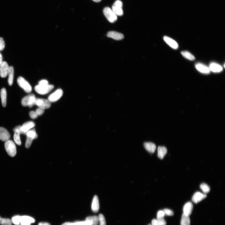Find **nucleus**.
I'll return each mask as SVG.
<instances>
[{
    "label": "nucleus",
    "mask_w": 225,
    "mask_h": 225,
    "mask_svg": "<svg viewBox=\"0 0 225 225\" xmlns=\"http://www.w3.org/2000/svg\"><path fill=\"white\" fill-rule=\"evenodd\" d=\"M29 115L31 118L34 119H36L38 117V115L36 111H32L30 112Z\"/></svg>",
    "instance_id": "nucleus-38"
},
{
    "label": "nucleus",
    "mask_w": 225,
    "mask_h": 225,
    "mask_svg": "<svg viewBox=\"0 0 225 225\" xmlns=\"http://www.w3.org/2000/svg\"><path fill=\"white\" fill-rule=\"evenodd\" d=\"M54 88V86L53 85H40L38 84L35 87V90L38 93L44 95L47 94L51 91Z\"/></svg>",
    "instance_id": "nucleus-1"
},
{
    "label": "nucleus",
    "mask_w": 225,
    "mask_h": 225,
    "mask_svg": "<svg viewBox=\"0 0 225 225\" xmlns=\"http://www.w3.org/2000/svg\"><path fill=\"white\" fill-rule=\"evenodd\" d=\"M10 134L3 127H0V139L3 141H5L9 140Z\"/></svg>",
    "instance_id": "nucleus-11"
},
{
    "label": "nucleus",
    "mask_w": 225,
    "mask_h": 225,
    "mask_svg": "<svg viewBox=\"0 0 225 225\" xmlns=\"http://www.w3.org/2000/svg\"><path fill=\"white\" fill-rule=\"evenodd\" d=\"M93 1L96 2H100L102 0H92Z\"/></svg>",
    "instance_id": "nucleus-46"
},
{
    "label": "nucleus",
    "mask_w": 225,
    "mask_h": 225,
    "mask_svg": "<svg viewBox=\"0 0 225 225\" xmlns=\"http://www.w3.org/2000/svg\"><path fill=\"white\" fill-rule=\"evenodd\" d=\"M200 188L205 194L208 193L210 191V187L205 183L202 184L200 185Z\"/></svg>",
    "instance_id": "nucleus-29"
},
{
    "label": "nucleus",
    "mask_w": 225,
    "mask_h": 225,
    "mask_svg": "<svg viewBox=\"0 0 225 225\" xmlns=\"http://www.w3.org/2000/svg\"><path fill=\"white\" fill-rule=\"evenodd\" d=\"M0 224L2 225H11L12 221L8 219H4L0 216Z\"/></svg>",
    "instance_id": "nucleus-30"
},
{
    "label": "nucleus",
    "mask_w": 225,
    "mask_h": 225,
    "mask_svg": "<svg viewBox=\"0 0 225 225\" xmlns=\"http://www.w3.org/2000/svg\"><path fill=\"white\" fill-rule=\"evenodd\" d=\"M144 146L146 150L150 153H153L156 149V146L151 142H145Z\"/></svg>",
    "instance_id": "nucleus-20"
},
{
    "label": "nucleus",
    "mask_w": 225,
    "mask_h": 225,
    "mask_svg": "<svg viewBox=\"0 0 225 225\" xmlns=\"http://www.w3.org/2000/svg\"><path fill=\"white\" fill-rule=\"evenodd\" d=\"M20 217L19 216H16L13 217L12 219V222L14 224L19 225L20 224Z\"/></svg>",
    "instance_id": "nucleus-31"
},
{
    "label": "nucleus",
    "mask_w": 225,
    "mask_h": 225,
    "mask_svg": "<svg viewBox=\"0 0 225 225\" xmlns=\"http://www.w3.org/2000/svg\"><path fill=\"white\" fill-rule=\"evenodd\" d=\"M5 148L8 154L11 157L16 155L17 151L16 145L12 141L9 140L5 142Z\"/></svg>",
    "instance_id": "nucleus-3"
},
{
    "label": "nucleus",
    "mask_w": 225,
    "mask_h": 225,
    "mask_svg": "<svg viewBox=\"0 0 225 225\" xmlns=\"http://www.w3.org/2000/svg\"><path fill=\"white\" fill-rule=\"evenodd\" d=\"M165 215L164 211H160L158 212L157 218H163V217H164Z\"/></svg>",
    "instance_id": "nucleus-40"
},
{
    "label": "nucleus",
    "mask_w": 225,
    "mask_h": 225,
    "mask_svg": "<svg viewBox=\"0 0 225 225\" xmlns=\"http://www.w3.org/2000/svg\"><path fill=\"white\" fill-rule=\"evenodd\" d=\"M17 83L19 86L22 88L27 93L32 92V88L31 85L24 78L19 77L17 80Z\"/></svg>",
    "instance_id": "nucleus-4"
},
{
    "label": "nucleus",
    "mask_w": 225,
    "mask_h": 225,
    "mask_svg": "<svg viewBox=\"0 0 225 225\" xmlns=\"http://www.w3.org/2000/svg\"><path fill=\"white\" fill-rule=\"evenodd\" d=\"M103 12L105 16L110 22L113 23L117 21V15L110 8L106 7L104 10Z\"/></svg>",
    "instance_id": "nucleus-5"
},
{
    "label": "nucleus",
    "mask_w": 225,
    "mask_h": 225,
    "mask_svg": "<svg viewBox=\"0 0 225 225\" xmlns=\"http://www.w3.org/2000/svg\"><path fill=\"white\" fill-rule=\"evenodd\" d=\"M1 95L2 106L5 107L6 106L7 102V92L5 88H3L1 89Z\"/></svg>",
    "instance_id": "nucleus-22"
},
{
    "label": "nucleus",
    "mask_w": 225,
    "mask_h": 225,
    "mask_svg": "<svg viewBox=\"0 0 225 225\" xmlns=\"http://www.w3.org/2000/svg\"><path fill=\"white\" fill-rule=\"evenodd\" d=\"M10 67L5 61H3L0 65V76L3 78L6 77L8 75Z\"/></svg>",
    "instance_id": "nucleus-9"
},
{
    "label": "nucleus",
    "mask_w": 225,
    "mask_h": 225,
    "mask_svg": "<svg viewBox=\"0 0 225 225\" xmlns=\"http://www.w3.org/2000/svg\"><path fill=\"white\" fill-rule=\"evenodd\" d=\"M158 156L159 158L162 159L167 153V150L164 146H159L158 149Z\"/></svg>",
    "instance_id": "nucleus-21"
},
{
    "label": "nucleus",
    "mask_w": 225,
    "mask_h": 225,
    "mask_svg": "<svg viewBox=\"0 0 225 225\" xmlns=\"http://www.w3.org/2000/svg\"><path fill=\"white\" fill-rule=\"evenodd\" d=\"M196 67L198 71L204 74H208L211 72L209 68L203 64L197 63L196 64Z\"/></svg>",
    "instance_id": "nucleus-14"
},
{
    "label": "nucleus",
    "mask_w": 225,
    "mask_h": 225,
    "mask_svg": "<svg viewBox=\"0 0 225 225\" xmlns=\"http://www.w3.org/2000/svg\"><path fill=\"white\" fill-rule=\"evenodd\" d=\"M193 209V205L191 202H188L186 203L183 207L184 214L189 216L191 215Z\"/></svg>",
    "instance_id": "nucleus-17"
},
{
    "label": "nucleus",
    "mask_w": 225,
    "mask_h": 225,
    "mask_svg": "<svg viewBox=\"0 0 225 225\" xmlns=\"http://www.w3.org/2000/svg\"><path fill=\"white\" fill-rule=\"evenodd\" d=\"M5 47V44L3 39L2 37H0V51H2Z\"/></svg>",
    "instance_id": "nucleus-35"
},
{
    "label": "nucleus",
    "mask_w": 225,
    "mask_h": 225,
    "mask_svg": "<svg viewBox=\"0 0 225 225\" xmlns=\"http://www.w3.org/2000/svg\"><path fill=\"white\" fill-rule=\"evenodd\" d=\"M182 55L185 58L190 60H193L195 59L194 56L191 53L187 51H183L181 52Z\"/></svg>",
    "instance_id": "nucleus-28"
},
{
    "label": "nucleus",
    "mask_w": 225,
    "mask_h": 225,
    "mask_svg": "<svg viewBox=\"0 0 225 225\" xmlns=\"http://www.w3.org/2000/svg\"><path fill=\"white\" fill-rule=\"evenodd\" d=\"M122 7V2L120 0H117L112 6V10L117 16H121L123 14Z\"/></svg>",
    "instance_id": "nucleus-6"
},
{
    "label": "nucleus",
    "mask_w": 225,
    "mask_h": 225,
    "mask_svg": "<svg viewBox=\"0 0 225 225\" xmlns=\"http://www.w3.org/2000/svg\"><path fill=\"white\" fill-rule=\"evenodd\" d=\"M14 73V68L12 66H11V67H10L9 71L8 74V75H9L8 83L10 86H11L13 84Z\"/></svg>",
    "instance_id": "nucleus-23"
},
{
    "label": "nucleus",
    "mask_w": 225,
    "mask_h": 225,
    "mask_svg": "<svg viewBox=\"0 0 225 225\" xmlns=\"http://www.w3.org/2000/svg\"><path fill=\"white\" fill-rule=\"evenodd\" d=\"M38 225H50V224L47 223H40Z\"/></svg>",
    "instance_id": "nucleus-45"
},
{
    "label": "nucleus",
    "mask_w": 225,
    "mask_h": 225,
    "mask_svg": "<svg viewBox=\"0 0 225 225\" xmlns=\"http://www.w3.org/2000/svg\"><path fill=\"white\" fill-rule=\"evenodd\" d=\"M164 40L167 44L171 47L174 49H177L178 48V45L177 42L172 38L168 36H165L163 38Z\"/></svg>",
    "instance_id": "nucleus-16"
},
{
    "label": "nucleus",
    "mask_w": 225,
    "mask_h": 225,
    "mask_svg": "<svg viewBox=\"0 0 225 225\" xmlns=\"http://www.w3.org/2000/svg\"><path fill=\"white\" fill-rule=\"evenodd\" d=\"M85 220L90 221L92 225H98L99 223V217L96 216L88 217Z\"/></svg>",
    "instance_id": "nucleus-26"
},
{
    "label": "nucleus",
    "mask_w": 225,
    "mask_h": 225,
    "mask_svg": "<svg viewBox=\"0 0 225 225\" xmlns=\"http://www.w3.org/2000/svg\"><path fill=\"white\" fill-rule=\"evenodd\" d=\"M164 211L165 215L169 216H172L174 215V213L171 210H170V209H165Z\"/></svg>",
    "instance_id": "nucleus-37"
},
{
    "label": "nucleus",
    "mask_w": 225,
    "mask_h": 225,
    "mask_svg": "<svg viewBox=\"0 0 225 225\" xmlns=\"http://www.w3.org/2000/svg\"><path fill=\"white\" fill-rule=\"evenodd\" d=\"M206 197V195L205 193L197 192L193 195L192 198V201L194 203L197 204L204 199Z\"/></svg>",
    "instance_id": "nucleus-13"
},
{
    "label": "nucleus",
    "mask_w": 225,
    "mask_h": 225,
    "mask_svg": "<svg viewBox=\"0 0 225 225\" xmlns=\"http://www.w3.org/2000/svg\"><path fill=\"white\" fill-rule=\"evenodd\" d=\"M36 98L33 94H30L27 95L22 99L21 104L23 106H28L29 107H32L36 105Z\"/></svg>",
    "instance_id": "nucleus-2"
},
{
    "label": "nucleus",
    "mask_w": 225,
    "mask_h": 225,
    "mask_svg": "<svg viewBox=\"0 0 225 225\" xmlns=\"http://www.w3.org/2000/svg\"><path fill=\"white\" fill-rule=\"evenodd\" d=\"M34 222V219L32 217L26 216H21L20 223H25L31 224Z\"/></svg>",
    "instance_id": "nucleus-24"
},
{
    "label": "nucleus",
    "mask_w": 225,
    "mask_h": 225,
    "mask_svg": "<svg viewBox=\"0 0 225 225\" xmlns=\"http://www.w3.org/2000/svg\"><path fill=\"white\" fill-rule=\"evenodd\" d=\"M148 225H151L150 224H149Z\"/></svg>",
    "instance_id": "nucleus-47"
},
{
    "label": "nucleus",
    "mask_w": 225,
    "mask_h": 225,
    "mask_svg": "<svg viewBox=\"0 0 225 225\" xmlns=\"http://www.w3.org/2000/svg\"><path fill=\"white\" fill-rule=\"evenodd\" d=\"M62 225H76L75 223L66 222Z\"/></svg>",
    "instance_id": "nucleus-43"
},
{
    "label": "nucleus",
    "mask_w": 225,
    "mask_h": 225,
    "mask_svg": "<svg viewBox=\"0 0 225 225\" xmlns=\"http://www.w3.org/2000/svg\"><path fill=\"white\" fill-rule=\"evenodd\" d=\"M191 221L189 216H186L184 214L182 215L181 220V225H190Z\"/></svg>",
    "instance_id": "nucleus-25"
},
{
    "label": "nucleus",
    "mask_w": 225,
    "mask_h": 225,
    "mask_svg": "<svg viewBox=\"0 0 225 225\" xmlns=\"http://www.w3.org/2000/svg\"><path fill=\"white\" fill-rule=\"evenodd\" d=\"M35 126V124L33 121H29L24 123L21 126V130L22 134H26L27 132Z\"/></svg>",
    "instance_id": "nucleus-12"
},
{
    "label": "nucleus",
    "mask_w": 225,
    "mask_h": 225,
    "mask_svg": "<svg viewBox=\"0 0 225 225\" xmlns=\"http://www.w3.org/2000/svg\"><path fill=\"white\" fill-rule=\"evenodd\" d=\"M164 218H157V220L159 224L160 225H166V222Z\"/></svg>",
    "instance_id": "nucleus-36"
},
{
    "label": "nucleus",
    "mask_w": 225,
    "mask_h": 225,
    "mask_svg": "<svg viewBox=\"0 0 225 225\" xmlns=\"http://www.w3.org/2000/svg\"><path fill=\"white\" fill-rule=\"evenodd\" d=\"M63 95V91L61 89H58L48 97V100L50 102H55L59 100Z\"/></svg>",
    "instance_id": "nucleus-8"
},
{
    "label": "nucleus",
    "mask_w": 225,
    "mask_h": 225,
    "mask_svg": "<svg viewBox=\"0 0 225 225\" xmlns=\"http://www.w3.org/2000/svg\"><path fill=\"white\" fill-rule=\"evenodd\" d=\"M44 111L45 110L39 108L36 110V112L38 116H40L44 113Z\"/></svg>",
    "instance_id": "nucleus-39"
},
{
    "label": "nucleus",
    "mask_w": 225,
    "mask_h": 225,
    "mask_svg": "<svg viewBox=\"0 0 225 225\" xmlns=\"http://www.w3.org/2000/svg\"><path fill=\"white\" fill-rule=\"evenodd\" d=\"M49 84V83L47 80H42L40 81L38 83V84L40 85H46Z\"/></svg>",
    "instance_id": "nucleus-41"
},
{
    "label": "nucleus",
    "mask_w": 225,
    "mask_h": 225,
    "mask_svg": "<svg viewBox=\"0 0 225 225\" xmlns=\"http://www.w3.org/2000/svg\"><path fill=\"white\" fill-rule=\"evenodd\" d=\"M26 134L27 137L32 138L34 139H36L38 137V135L36 133V130L34 129L29 130L27 132Z\"/></svg>",
    "instance_id": "nucleus-27"
},
{
    "label": "nucleus",
    "mask_w": 225,
    "mask_h": 225,
    "mask_svg": "<svg viewBox=\"0 0 225 225\" xmlns=\"http://www.w3.org/2000/svg\"><path fill=\"white\" fill-rule=\"evenodd\" d=\"M98 217L99 225H106V220L104 215L102 214H100Z\"/></svg>",
    "instance_id": "nucleus-33"
},
{
    "label": "nucleus",
    "mask_w": 225,
    "mask_h": 225,
    "mask_svg": "<svg viewBox=\"0 0 225 225\" xmlns=\"http://www.w3.org/2000/svg\"><path fill=\"white\" fill-rule=\"evenodd\" d=\"M99 205L98 197L95 196L92 201L91 209L92 211L95 213L97 212L99 209Z\"/></svg>",
    "instance_id": "nucleus-18"
},
{
    "label": "nucleus",
    "mask_w": 225,
    "mask_h": 225,
    "mask_svg": "<svg viewBox=\"0 0 225 225\" xmlns=\"http://www.w3.org/2000/svg\"><path fill=\"white\" fill-rule=\"evenodd\" d=\"M75 223L76 225H92V223L89 220H85L84 222H77Z\"/></svg>",
    "instance_id": "nucleus-34"
},
{
    "label": "nucleus",
    "mask_w": 225,
    "mask_h": 225,
    "mask_svg": "<svg viewBox=\"0 0 225 225\" xmlns=\"http://www.w3.org/2000/svg\"><path fill=\"white\" fill-rule=\"evenodd\" d=\"M21 126H17L13 129V131H14V140L15 143L19 145H21V144L20 134H22V132L21 130Z\"/></svg>",
    "instance_id": "nucleus-10"
},
{
    "label": "nucleus",
    "mask_w": 225,
    "mask_h": 225,
    "mask_svg": "<svg viewBox=\"0 0 225 225\" xmlns=\"http://www.w3.org/2000/svg\"><path fill=\"white\" fill-rule=\"evenodd\" d=\"M107 36L116 40H121L123 39L124 38L123 34L114 31H111L108 32L107 34Z\"/></svg>",
    "instance_id": "nucleus-15"
},
{
    "label": "nucleus",
    "mask_w": 225,
    "mask_h": 225,
    "mask_svg": "<svg viewBox=\"0 0 225 225\" xmlns=\"http://www.w3.org/2000/svg\"><path fill=\"white\" fill-rule=\"evenodd\" d=\"M36 105L39 108L45 110L48 109L51 107V102L48 99L36 98Z\"/></svg>",
    "instance_id": "nucleus-7"
},
{
    "label": "nucleus",
    "mask_w": 225,
    "mask_h": 225,
    "mask_svg": "<svg viewBox=\"0 0 225 225\" xmlns=\"http://www.w3.org/2000/svg\"><path fill=\"white\" fill-rule=\"evenodd\" d=\"M34 139L29 137H27L26 141L25 143V147L26 148H29L32 145Z\"/></svg>",
    "instance_id": "nucleus-32"
},
{
    "label": "nucleus",
    "mask_w": 225,
    "mask_h": 225,
    "mask_svg": "<svg viewBox=\"0 0 225 225\" xmlns=\"http://www.w3.org/2000/svg\"><path fill=\"white\" fill-rule=\"evenodd\" d=\"M152 225H160L158 224L157 220L154 219L152 221Z\"/></svg>",
    "instance_id": "nucleus-42"
},
{
    "label": "nucleus",
    "mask_w": 225,
    "mask_h": 225,
    "mask_svg": "<svg viewBox=\"0 0 225 225\" xmlns=\"http://www.w3.org/2000/svg\"><path fill=\"white\" fill-rule=\"evenodd\" d=\"M210 71L214 73H219L222 71L223 68L220 65L215 63H212L209 67Z\"/></svg>",
    "instance_id": "nucleus-19"
},
{
    "label": "nucleus",
    "mask_w": 225,
    "mask_h": 225,
    "mask_svg": "<svg viewBox=\"0 0 225 225\" xmlns=\"http://www.w3.org/2000/svg\"><path fill=\"white\" fill-rule=\"evenodd\" d=\"M3 57L1 54L0 53V65H1L3 62Z\"/></svg>",
    "instance_id": "nucleus-44"
}]
</instances>
